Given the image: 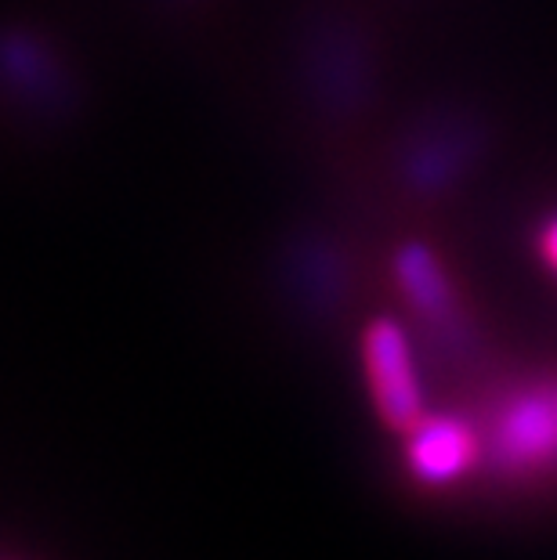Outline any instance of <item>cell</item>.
<instances>
[{
    "instance_id": "6da1fadb",
    "label": "cell",
    "mask_w": 557,
    "mask_h": 560,
    "mask_svg": "<svg viewBox=\"0 0 557 560\" xmlns=\"http://www.w3.org/2000/svg\"><path fill=\"white\" fill-rule=\"evenodd\" d=\"M362 373L373 409L387 431L409 434L428 416L413 343L395 318L381 315L362 329Z\"/></svg>"
},
{
    "instance_id": "7a4b0ae2",
    "label": "cell",
    "mask_w": 557,
    "mask_h": 560,
    "mask_svg": "<svg viewBox=\"0 0 557 560\" xmlns=\"http://www.w3.org/2000/svg\"><path fill=\"white\" fill-rule=\"evenodd\" d=\"M492 459L518 474L557 467V387L525 390L496 412Z\"/></svg>"
},
{
    "instance_id": "3957f363",
    "label": "cell",
    "mask_w": 557,
    "mask_h": 560,
    "mask_svg": "<svg viewBox=\"0 0 557 560\" xmlns=\"http://www.w3.org/2000/svg\"><path fill=\"white\" fill-rule=\"evenodd\" d=\"M478 459V438L453 416H423L406 434V467L420 485H453Z\"/></svg>"
},
{
    "instance_id": "277c9868",
    "label": "cell",
    "mask_w": 557,
    "mask_h": 560,
    "mask_svg": "<svg viewBox=\"0 0 557 560\" xmlns=\"http://www.w3.org/2000/svg\"><path fill=\"white\" fill-rule=\"evenodd\" d=\"M395 282L423 326H431L434 332L464 329V307H460L456 285L449 279V271L442 268V260H438L428 246L406 243L398 249Z\"/></svg>"
},
{
    "instance_id": "5b68a950",
    "label": "cell",
    "mask_w": 557,
    "mask_h": 560,
    "mask_svg": "<svg viewBox=\"0 0 557 560\" xmlns=\"http://www.w3.org/2000/svg\"><path fill=\"white\" fill-rule=\"evenodd\" d=\"M539 249H543V257H547V265L557 271V218L547 221V229H543V235H539Z\"/></svg>"
}]
</instances>
